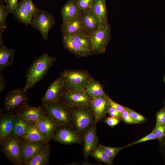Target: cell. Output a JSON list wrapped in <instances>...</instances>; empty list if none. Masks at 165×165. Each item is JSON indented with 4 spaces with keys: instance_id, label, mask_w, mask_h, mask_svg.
I'll use <instances>...</instances> for the list:
<instances>
[{
    "instance_id": "cell-1",
    "label": "cell",
    "mask_w": 165,
    "mask_h": 165,
    "mask_svg": "<svg viewBox=\"0 0 165 165\" xmlns=\"http://www.w3.org/2000/svg\"><path fill=\"white\" fill-rule=\"evenodd\" d=\"M56 60L55 58L47 53H43L34 60L26 75V83L23 88L24 90L26 92L40 80Z\"/></svg>"
},
{
    "instance_id": "cell-2",
    "label": "cell",
    "mask_w": 165,
    "mask_h": 165,
    "mask_svg": "<svg viewBox=\"0 0 165 165\" xmlns=\"http://www.w3.org/2000/svg\"><path fill=\"white\" fill-rule=\"evenodd\" d=\"M41 106L47 116L56 122L58 126L70 128L73 126L72 109L60 101Z\"/></svg>"
},
{
    "instance_id": "cell-3",
    "label": "cell",
    "mask_w": 165,
    "mask_h": 165,
    "mask_svg": "<svg viewBox=\"0 0 165 165\" xmlns=\"http://www.w3.org/2000/svg\"><path fill=\"white\" fill-rule=\"evenodd\" d=\"M71 109L74 130L82 135L87 130L95 124V118L91 108Z\"/></svg>"
},
{
    "instance_id": "cell-4",
    "label": "cell",
    "mask_w": 165,
    "mask_h": 165,
    "mask_svg": "<svg viewBox=\"0 0 165 165\" xmlns=\"http://www.w3.org/2000/svg\"><path fill=\"white\" fill-rule=\"evenodd\" d=\"M64 89L75 91L86 89L93 80L87 73L75 70H65L61 74Z\"/></svg>"
},
{
    "instance_id": "cell-5",
    "label": "cell",
    "mask_w": 165,
    "mask_h": 165,
    "mask_svg": "<svg viewBox=\"0 0 165 165\" xmlns=\"http://www.w3.org/2000/svg\"><path fill=\"white\" fill-rule=\"evenodd\" d=\"M92 100L86 89L75 91L64 88L60 101L73 108L91 107Z\"/></svg>"
},
{
    "instance_id": "cell-6",
    "label": "cell",
    "mask_w": 165,
    "mask_h": 165,
    "mask_svg": "<svg viewBox=\"0 0 165 165\" xmlns=\"http://www.w3.org/2000/svg\"><path fill=\"white\" fill-rule=\"evenodd\" d=\"M91 53H103L111 38L110 27L108 24H102L95 31L89 35Z\"/></svg>"
},
{
    "instance_id": "cell-7",
    "label": "cell",
    "mask_w": 165,
    "mask_h": 165,
    "mask_svg": "<svg viewBox=\"0 0 165 165\" xmlns=\"http://www.w3.org/2000/svg\"><path fill=\"white\" fill-rule=\"evenodd\" d=\"M55 24L53 15L46 10L41 9L37 15L31 18L29 24L32 28L38 30L42 38L47 41L49 31Z\"/></svg>"
},
{
    "instance_id": "cell-8",
    "label": "cell",
    "mask_w": 165,
    "mask_h": 165,
    "mask_svg": "<svg viewBox=\"0 0 165 165\" xmlns=\"http://www.w3.org/2000/svg\"><path fill=\"white\" fill-rule=\"evenodd\" d=\"M21 141V139L11 135L1 143L4 154L9 161L15 165L22 164Z\"/></svg>"
},
{
    "instance_id": "cell-9",
    "label": "cell",
    "mask_w": 165,
    "mask_h": 165,
    "mask_svg": "<svg viewBox=\"0 0 165 165\" xmlns=\"http://www.w3.org/2000/svg\"><path fill=\"white\" fill-rule=\"evenodd\" d=\"M23 88H17L10 90L5 96L4 101V109L11 111L28 105V97Z\"/></svg>"
},
{
    "instance_id": "cell-10",
    "label": "cell",
    "mask_w": 165,
    "mask_h": 165,
    "mask_svg": "<svg viewBox=\"0 0 165 165\" xmlns=\"http://www.w3.org/2000/svg\"><path fill=\"white\" fill-rule=\"evenodd\" d=\"M64 88L62 78L61 77L57 78L50 85L42 97V106L48 105L59 101Z\"/></svg>"
},
{
    "instance_id": "cell-11",
    "label": "cell",
    "mask_w": 165,
    "mask_h": 165,
    "mask_svg": "<svg viewBox=\"0 0 165 165\" xmlns=\"http://www.w3.org/2000/svg\"><path fill=\"white\" fill-rule=\"evenodd\" d=\"M52 139L64 145L79 143L83 141L82 135L70 128L61 126L57 128Z\"/></svg>"
},
{
    "instance_id": "cell-12",
    "label": "cell",
    "mask_w": 165,
    "mask_h": 165,
    "mask_svg": "<svg viewBox=\"0 0 165 165\" xmlns=\"http://www.w3.org/2000/svg\"><path fill=\"white\" fill-rule=\"evenodd\" d=\"M49 146L48 142H30L21 138V151L22 164Z\"/></svg>"
},
{
    "instance_id": "cell-13",
    "label": "cell",
    "mask_w": 165,
    "mask_h": 165,
    "mask_svg": "<svg viewBox=\"0 0 165 165\" xmlns=\"http://www.w3.org/2000/svg\"><path fill=\"white\" fill-rule=\"evenodd\" d=\"M16 113L33 123L47 116L42 106L34 107L28 105L16 110Z\"/></svg>"
},
{
    "instance_id": "cell-14",
    "label": "cell",
    "mask_w": 165,
    "mask_h": 165,
    "mask_svg": "<svg viewBox=\"0 0 165 165\" xmlns=\"http://www.w3.org/2000/svg\"><path fill=\"white\" fill-rule=\"evenodd\" d=\"M96 124L87 130L82 135L83 146V153L87 158L96 149L98 145L99 139L97 133Z\"/></svg>"
},
{
    "instance_id": "cell-15",
    "label": "cell",
    "mask_w": 165,
    "mask_h": 165,
    "mask_svg": "<svg viewBox=\"0 0 165 165\" xmlns=\"http://www.w3.org/2000/svg\"><path fill=\"white\" fill-rule=\"evenodd\" d=\"M62 22L61 31L63 36L85 33L81 13Z\"/></svg>"
},
{
    "instance_id": "cell-16",
    "label": "cell",
    "mask_w": 165,
    "mask_h": 165,
    "mask_svg": "<svg viewBox=\"0 0 165 165\" xmlns=\"http://www.w3.org/2000/svg\"><path fill=\"white\" fill-rule=\"evenodd\" d=\"M108 97L107 96L92 99L91 108L94 117L95 124L103 119L108 112Z\"/></svg>"
},
{
    "instance_id": "cell-17",
    "label": "cell",
    "mask_w": 165,
    "mask_h": 165,
    "mask_svg": "<svg viewBox=\"0 0 165 165\" xmlns=\"http://www.w3.org/2000/svg\"><path fill=\"white\" fill-rule=\"evenodd\" d=\"M15 116L11 112L2 115L0 120L1 143L11 135L14 128Z\"/></svg>"
},
{
    "instance_id": "cell-18",
    "label": "cell",
    "mask_w": 165,
    "mask_h": 165,
    "mask_svg": "<svg viewBox=\"0 0 165 165\" xmlns=\"http://www.w3.org/2000/svg\"><path fill=\"white\" fill-rule=\"evenodd\" d=\"M84 33L89 35L97 29L102 24L94 15L91 9L82 11Z\"/></svg>"
},
{
    "instance_id": "cell-19",
    "label": "cell",
    "mask_w": 165,
    "mask_h": 165,
    "mask_svg": "<svg viewBox=\"0 0 165 165\" xmlns=\"http://www.w3.org/2000/svg\"><path fill=\"white\" fill-rule=\"evenodd\" d=\"M2 33H0V72L13 65L15 52L14 49L8 48L4 45Z\"/></svg>"
},
{
    "instance_id": "cell-20",
    "label": "cell",
    "mask_w": 165,
    "mask_h": 165,
    "mask_svg": "<svg viewBox=\"0 0 165 165\" xmlns=\"http://www.w3.org/2000/svg\"><path fill=\"white\" fill-rule=\"evenodd\" d=\"M35 124L43 135L50 140L52 138L58 127L56 122L48 116Z\"/></svg>"
},
{
    "instance_id": "cell-21",
    "label": "cell",
    "mask_w": 165,
    "mask_h": 165,
    "mask_svg": "<svg viewBox=\"0 0 165 165\" xmlns=\"http://www.w3.org/2000/svg\"><path fill=\"white\" fill-rule=\"evenodd\" d=\"M63 36V45L70 52L79 56L84 57L90 55L91 52L79 45L68 35Z\"/></svg>"
},
{
    "instance_id": "cell-22",
    "label": "cell",
    "mask_w": 165,
    "mask_h": 165,
    "mask_svg": "<svg viewBox=\"0 0 165 165\" xmlns=\"http://www.w3.org/2000/svg\"><path fill=\"white\" fill-rule=\"evenodd\" d=\"M91 9L103 24H108L105 0H94Z\"/></svg>"
},
{
    "instance_id": "cell-23",
    "label": "cell",
    "mask_w": 165,
    "mask_h": 165,
    "mask_svg": "<svg viewBox=\"0 0 165 165\" xmlns=\"http://www.w3.org/2000/svg\"><path fill=\"white\" fill-rule=\"evenodd\" d=\"M22 138L30 142H48L50 141L43 135L35 123L29 127Z\"/></svg>"
},
{
    "instance_id": "cell-24",
    "label": "cell",
    "mask_w": 165,
    "mask_h": 165,
    "mask_svg": "<svg viewBox=\"0 0 165 165\" xmlns=\"http://www.w3.org/2000/svg\"><path fill=\"white\" fill-rule=\"evenodd\" d=\"M82 11L77 7L75 0H68L61 9L62 22L81 13Z\"/></svg>"
},
{
    "instance_id": "cell-25",
    "label": "cell",
    "mask_w": 165,
    "mask_h": 165,
    "mask_svg": "<svg viewBox=\"0 0 165 165\" xmlns=\"http://www.w3.org/2000/svg\"><path fill=\"white\" fill-rule=\"evenodd\" d=\"M33 123L22 117L15 115L14 128L11 135L23 138L28 128Z\"/></svg>"
},
{
    "instance_id": "cell-26",
    "label": "cell",
    "mask_w": 165,
    "mask_h": 165,
    "mask_svg": "<svg viewBox=\"0 0 165 165\" xmlns=\"http://www.w3.org/2000/svg\"><path fill=\"white\" fill-rule=\"evenodd\" d=\"M12 13L20 23L26 25L30 24L32 18L25 7V0H21Z\"/></svg>"
},
{
    "instance_id": "cell-27",
    "label": "cell",
    "mask_w": 165,
    "mask_h": 165,
    "mask_svg": "<svg viewBox=\"0 0 165 165\" xmlns=\"http://www.w3.org/2000/svg\"><path fill=\"white\" fill-rule=\"evenodd\" d=\"M50 149L49 146L30 160L25 165H47L49 164Z\"/></svg>"
},
{
    "instance_id": "cell-28",
    "label": "cell",
    "mask_w": 165,
    "mask_h": 165,
    "mask_svg": "<svg viewBox=\"0 0 165 165\" xmlns=\"http://www.w3.org/2000/svg\"><path fill=\"white\" fill-rule=\"evenodd\" d=\"M86 89L92 99L108 96L101 85L94 80L88 85Z\"/></svg>"
},
{
    "instance_id": "cell-29",
    "label": "cell",
    "mask_w": 165,
    "mask_h": 165,
    "mask_svg": "<svg viewBox=\"0 0 165 165\" xmlns=\"http://www.w3.org/2000/svg\"><path fill=\"white\" fill-rule=\"evenodd\" d=\"M68 35L82 47L91 51V45L89 35L82 33Z\"/></svg>"
},
{
    "instance_id": "cell-30",
    "label": "cell",
    "mask_w": 165,
    "mask_h": 165,
    "mask_svg": "<svg viewBox=\"0 0 165 165\" xmlns=\"http://www.w3.org/2000/svg\"><path fill=\"white\" fill-rule=\"evenodd\" d=\"M91 155L100 162L108 165L112 164V163L101 145H98L96 149L91 153Z\"/></svg>"
},
{
    "instance_id": "cell-31",
    "label": "cell",
    "mask_w": 165,
    "mask_h": 165,
    "mask_svg": "<svg viewBox=\"0 0 165 165\" xmlns=\"http://www.w3.org/2000/svg\"><path fill=\"white\" fill-rule=\"evenodd\" d=\"M101 145L112 163L114 158L118 153L122 149L127 147L126 146L121 147H112Z\"/></svg>"
},
{
    "instance_id": "cell-32",
    "label": "cell",
    "mask_w": 165,
    "mask_h": 165,
    "mask_svg": "<svg viewBox=\"0 0 165 165\" xmlns=\"http://www.w3.org/2000/svg\"><path fill=\"white\" fill-rule=\"evenodd\" d=\"M25 6L32 18L35 16L40 10L34 5L32 0H25Z\"/></svg>"
},
{
    "instance_id": "cell-33",
    "label": "cell",
    "mask_w": 165,
    "mask_h": 165,
    "mask_svg": "<svg viewBox=\"0 0 165 165\" xmlns=\"http://www.w3.org/2000/svg\"><path fill=\"white\" fill-rule=\"evenodd\" d=\"M6 6L2 2L0 4V30H3L7 28L6 22Z\"/></svg>"
},
{
    "instance_id": "cell-34",
    "label": "cell",
    "mask_w": 165,
    "mask_h": 165,
    "mask_svg": "<svg viewBox=\"0 0 165 165\" xmlns=\"http://www.w3.org/2000/svg\"><path fill=\"white\" fill-rule=\"evenodd\" d=\"M94 0H75L78 8L82 11L91 9Z\"/></svg>"
},
{
    "instance_id": "cell-35",
    "label": "cell",
    "mask_w": 165,
    "mask_h": 165,
    "mask_svg": "<svg viewBox=\"0 0 165 165\" xmlns=\"http://www.w3.org/2000/svg\"><path fill=\"white\" fill-rule=\"evenodd\" d=\"M124 109L127 111L132 118L138 123L142 122L145 120L144 116L131 109L124 107Z\"/></svg>"
},
{
    "instance_id": "cell-36",
    "label": "cell",
    "mask_w": 165,
    "mask_h": 165,
    "mask_svg": "<svg viewBox=\"0 0 165 165\" xmlns=\"http://www.w3.org/2000/svg\"><path fill=\"white\" fill-rule=\"evenodd\" d=\"M156 139V134L155 131L154 130H153L149 134L136 141L128 144L126 146L127 147H128L132 145L137 144L148 141L155 139Z\"/></svg>"
},
{
    "instance_id": "cell-37",
    "label": "cell",
    "mask_w": 165,
    "mask_h": 165,
    "mask_svg": "<svg viewBox=\"0 0 165 165\" xmlns=\"http://www.w3.org/2000/svg\"><path fill=\"white\" fill-rule=\"evenodd\" d=\"M18 0H6V12L8 15L14 10L18 4Z\"/></svg>"
},
{
    "instance_id": "cell-38",
    "label": "cell",
    "mask_w": 165,
    "mask_h": 165,
    "mask_svg": "<svg viewBox=\"0 0 165 165\" xmlns=\"http://www.w3.org/2000/svg\"><path fill=\"white\" fill-rule=\"evenodd\" d=\"M154 130L156 139L159 140L162 139L165 135V124L156 126Z\"/></svg>"
},
{
    "instance_id": "cell-39",
    "label": "cell",
    "mask_w": 165,
    "mask_h": 165,
    "mask_svg": "<svg viewBox=\"0 0 165 165\" xmlns=\"http://www.w3.org/2000/svg\"><path fill=\"white\" fill-rule=\"evenodd\" d=\"M165 124V108L161 109L156 115V126Z\"/></svg>"
},
{
    "instance_id": "cell-40",
    "label": "cell",
    "mask_w": 165,
    "mask_h": 165,
    "mask_svg": "<svg viewBox=\"0 0 165 165\" xmlns=\"http://www.w3.org/2000/svg\"><path fill=\"white\" fill-rule=\"evenodd\" d=\"M108 103L109 106L116 110L121 114L125 109L124 106L115 102L108 97Z\"/></svg>"
},
{
    "instance_id": "cell-41",
    "label": "cell",
    "mask_w": 165,
    "mask_h": 165,
    "mask_svg": "<svg viewBox=\"0 0 165 165\" xmlns=\"http://www.w3.org/2000/svg\"><path fill=\"white\" fill-rule=\"evenodd\" d=\"M121 114V117L125 123L128 124L138 123L136 122L132 118L128 112L125 109Z\"/></svg>"
},
{
    "instance_id": "cell-42",
    "label": "cell",
    "mask_w": 165,
    "mask_h": 165,
    "mask_svg": "<svg viewBox=\"0 0 165 165\" xmlns=\"http://www.w3.org/2000/svg\"><path fill=\"white\" fill-rule=\"evenodd\" d=\"M120 120V118L110 116L105 119V122L109 126L113 127L119 123Z\"/></svg>"
},
{
    "instance_id": "cell-43",
    "label": "cell",
    "mask_w": 165,
    "mask_h": 165,
    "mask_svg": "<svg viewBox=\"0 0 165 165\" xmlns=\"http://www.w3.org/2000/svg\"><path fill=\"white\" fill-rule=\"evenodd\" d=\"M110 116L121 118V114L115 109L109 106L108 112Z\"/></svg>"
},
{
    "instance_id": "cell-44",
    "label": "cell",
    "mask_w": 165,
    "mask_h": 165,
    "mask_svg": "<svg viewBox=\"0 0 165 165\" xmlns=\"http://www.w3.org/2000/svg\"><path fill=\"white\" fill-rule=\"evenodd\" d=\"M6 80L2 75V72H0V93H1L6 88Z\"/></svg>"
},
{
    "instance_id": "cell-45",
    "label": "cell",
    "mask_w": 165,
    "mask_h": 165,
    "mask_svg": "<svg viewBox=\"0 0 165 165\" xmlns=\"http://www.w3.org/2000/svg\"><path fill=\"white\" fill-rule=\"evenodd\" d=\"M6 0H0V2L3 3H6Z\"/></svg>"
},
{
    "instance_id": "cell-46",
    "label": "cell",
    "mask_w": 165,
    "mask_h": 165,
    "mask_svg": "<svg viewBox=\"0 0 165 165\" xmlns=\"http://www.w3.org/2000/svg\"><path fill=\"white\" fill-rule=\"evenodd\" d=\"M164 82H165V78H164Z\"/></svg>"
},
{
    "instance_id": "cell-47",
    "label": "cell",
    "mask_w": 165,
    "mask_h": 165,
    "mask_svg": "<svg viewBox=\"0 0 165 165\" xmlns=\"http://www.w3.org/2000/svg\"></svg>"
}]
</instances>
